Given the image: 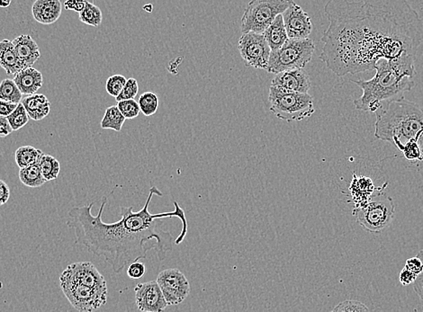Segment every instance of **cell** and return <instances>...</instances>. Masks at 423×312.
<instances>
[{"instance_id": "1", "label": "cell", "mask_w": 423, "mask_h": 312, "mask_svg": "<svg viewBox=\"0 0 423 312\" xmlns=\"http://www.w3.org/2000/svg\"><path fill=\"white\" fill-rule=\"evenodd\" d=\"M330 24L320 59L343 77L374 71L380 59L415 55L423 42V18L407 0H329Z\"/></svg>"}, {"instance_id": "2", "label": "cell", "mask_w": 423, "mask_h": 312, "mask_svg": "<svg viewBox=\"0 0 423 312\" xmlns=\"http://www.w3.org/2000/svg\"><path fill=\"white\" fill-rule=\"evenodd\" d=\"M155 195H163L155 185L150 187L142 210L134 212L133 207H121L122 218L114 223L102 220L108 204L106 197L103 198L96 216L92 213L93 203L72 208L66 225L74 229L75 243L84 246L90 253L103 258L115 273H120L130 264L144 260L147 252L152 250L159 260L163 261L175 243H182L189 232V223L178 201H174L173 212L150 213L149 206Z\"/></svg>"}, {"instance_id": "3", "label": "cell", "mask_w": 423, "mask_h": 312, "mask_svg": "<svg viewBox=\"0 0 423 312\" xmlns=\"http://www.w3.org/2000/svg\"><path fill=\"white\" fill-rule=\"evenodd\" d=\"M415 55L380 59L375 64V75L368 80H352L361 88L362 96L354 101L359 111L377 113L391 102L402 99L415 86Z\"/></svg>"}, {"instance_id": "4", "label": "cell", "mask_w": 423, "mask_h": 312, "mask_svg": "<svg viewBox=\"0 0 423 312\" xmlns=\"http://www.w3.org/2000/svg\"><path fill=\"white\" fill-rule=\"evenodd\" d=\"M375 113V137L388 141L401 150L415 141L423 150V109L406 99L391 102Z\"/></svg>"}, {"instance_id": "5", "label": "cell", "mask_w": 423, "mask_h": 312, "mask_svg": "<svg viewBox=\"0 0 423 312\" xmlns=\"http://www.w3.org/2000/svg\"><path fill=\"white\" fill-rule=\"evenodd\" d=\"M268 102L271 112L286 122L303 121L315 112L313 97L308 93L292 92L271 86Z\"/></svg>"}, {"instance_id": "6", "label": "cell", "mask_w": 423, "mask_h": 312, "mask_svg": "<svg viewBox=\"0 0 423 312\" xmlns=\"http://www.w3.org/2000/svg\"><path fill=\"white\" fill-rule=\"evenodd\" d=\"M394 211V200L384 193L377 192L364 206L355 207L353 214L356 216L357 222L365 231L379 234L393 223Z\"/></svg>"}, {"instance_id": "7", "label": "cell", "mask_w": 423, "mask_h": 312, "mask_svg": "<svg viewBox=\"0 0 423 312\" xmlns=\"http://www.w3.org/2000/svg\"><path fill=\"white\" fill-rule=\"evenodd\" d=\"M315 50V44L309 37L306 39L288 38L281 48L272 50L266 71L278 74L288 69H303L311 62Z\"/></svg>"}, {"instance_id": "8", "label": "cell", "mask_w": 423, "mask_h": 312, "mask_svg": "<svg viewBox=\"0 0 423 312\" xmlns=\"http://www.w3.org/2000/svg\"><path fill=\"white\" fill-rule=\"evenodd\" d=\"M294 0H250L241 17L243 33L263 34L278 15L283 14Z\"/></svg>"}, {"instance_id": "9", "label": "cell", "mask_w": 423, "mask_h": 312, "mask_svg": "<svg viewBox=\"0 0 423 312\" xmlns=\"http://www.w3.org/2000/svg\"><path fill=\"white\" fill-rule=\"evenodd\" d=\"M59 283L65 297L78 311H95L108 302V294L96 291L89 286L67 279L59 278Z\"/></svg>"}, {"instance_id": "10", "label": "cell", "mask_w": 423, "mask_h": 312, "mask_svg": "<svg viewBox=\"0 0 423 312\" xmlns=\"http://www.w3.org/2000/svg\"><path fill=\"white\" fill-rule=\"evenodd\" d=\"M238 49L248 67L267 69L271 49L263 34L243 33L240 37Z\"/></svg>"}, {"instance_id": "11", "label": "cell", "mask_w": 423, "mask_h": 312, "mask_svg": "<svg viewBox=\"0 0 423 312\" xmlns=\"http://www.w3.org/2000/svg\"><path fill=\"white\" fill-rule=\"evenodd\" d=\"M169 306L182 304L190 294V283L180 270L166 269L156 279Z\"/></svg>"}, {"instance_id": "12", "label": "cell", "mask_w": 423, "mask_h": 312, "mask_svg": "<svg viewBox=\"0 0 423 312\" xmlns=\"http://www.w3.org/2000/svg\"><path fill=\"white\" fill-rule=\"evenodd\" d=\"M59 278L81 283V285L89 286L96 291L105 292V294H108V292L104 276L89 261L71 264L62 272Z\"/></svg>"}, {"instance_id": "13", "label": "cell", "mask_w": 423, "mask_h": 312, "mask_svg": "<svg viewBox=\"0 0 423 312\" xmlns=\"http://www.w3.org/2000/svg\"><path fill=\"white\" fill-rule=\"evenodd\" d=\"M288 38L306 39L313 31L311 17L299 5L293 1L289 8L282 14Z\"/></svg>"}, {"instance_id": "14", "label": "cell", "mask_w": 423, "mask_h": 312, "mask_svg": "<svg viewBox=\"0 0 423 312\" xmlns=\"http://www.w3.org/2000/svg\"><path fill=\"white\" fill-rule=\"evenodd\" d=\"M138 309L143 312H162L169 306L157 281L139 283L134 288Z\"/></svg>"}, {"instance_id": "15", "label": "cell", "mask_w": 423, "mask_h": 312, "mask_svg": "<svg viewBox=\"0 0 423 312\" xmlns=\"http://www.w3.org/2000/svg\"><path fill=\"white\" fill-rule=\"evenodd\" d=\"M271 86L292 92L308 93L311 88V80L303 69H288L275 74Z\"/></svg>"}, {"instance_id": "16", "label": "cell", "mask_w": 423, "mask_h": 312, "mask_svg": "<svg viewBox=\"0 0 423 312\" xmlns=\"http://www.w3.org/2000/svg\"><path fill=\"white\" fill-rule=\"evenodd\" d=\"M61 0H36L32 6L34 20L42 24H52L61 17Z\"/></svg>"}, {"instance_id": "17", "label": "cell", "mask_w": 423, "mask_h": 312, "mask_svg": "<svg viewBox=\"0 0 423 312\" xmlns=\"http://www.w3.org/2000/svg\"><path fill=\"white\" fill-rule=\"evenodd\" d=\"M12 42L24 68L33 67L41 57V50L36 41L29 34H22Z\"/></svg>"}, {"instance_id": "18", "label": "cell", "mask_w": 423, "mask_h": 312, "mask_svg": "<svg viewBox=\"0 0 423 312\" xmlns=\"http://www.w3.org/2000/svg\"><path fill=\"white\" fill-rule=\"evenodd\" d=\"M13 80L24 96L36 94L43 84V74L33 67L22 69L14 75Z\"/></svg>"}, {"instance_id": "19", "label": "cell", "mask_w": 423, "mask_h": 312, "mask_svg": "<svg viewBox=\"0 0 423 312\" xmlns=\"http://www.w3.org/2000/svg\"><path fill=\"white\" fill-rule=\"evenodd\" d=\"M21 103L26 108L30 119L34 121H41L46 118L51 111V103L43 94H29L22 99Z\"/></svg>"}, {"instance_id": "20", "label": "cell", "mask_w": 423, "mask_h": 312, "mask_svg": "<svg viewBox=\"0 0 423 312\" xmlns=\"http://www.w3.org/2000/svg\"><path fill=\"white\" fill-rule=\"evenodd\" d=\"M0 67L4 69L8 75H15L24 69L13 42L8 39L0 42Z\"/></svg>"}, {"instance_id": "21", "label": "cell", "mask_w": 423, "mask_h": 312, "mask_svg": "<svg viewBox=\"0 0 423 312\" xmlns=\"http://www.w3.org/2000/svg\"><path fill=\"white\" fill-rule=\"evenodd\" d=\"M266 41L272 50L281 48L288 40V36L285 27L283 15H278L266 30L263 31Z\"/></svg>"}, {"instance_id": "22", "label": "cell", "mask_w": 423, "mask_h": 312, "mask_svg": "<svg viewBox=\"0 0 423 312\" xmlns=\"http://www.w3.org/2000/svg\"><path fill=\"white\" fill-rule=\"evenodd\" d=\"M374 189L375 187L371 178H366V176L357 178L356 175L354 174L352 187H350V190L352 191V197L355 200L356 207L364 206L365 204L368 203V201L374 194L373 193Z\"/></svg>"}, {"instance_id": "23", "label": "cell", "mask_w": 423, "mask_h": 312, "mask_svg": "<svg viewBox=\"0 0 423 312\" xmlns=\"http://www.w3.org/2000/svg\"><path fill=\"white\" fill-rule=\"evenodd\" d=\"M20 179L22 184L27 187L38 188L47 182L43 178L38 162L20 169Z\"/></svg>"}, {"instance_id": "24", "label": "cell", "mask_w": 423, "mask_h": 312, "mask_svg": "<svg viewBox=\"0 0 423 312\" xmlns=\"http://www.w3.org/2000/svg\"><path fill=\"white\" fill-rule=\"evenodd\" d=\"M123 113L118 109L117 106H112L106 108L104 118H103L100 126L104 130H113L120 132L125 122Z\"/></svg>"}, {"instance_id": "25", "label": "cell", "mask_w": 423, "mask_h": 312, "mask_svg": "<svg viewBox=\"0 0 423 312\" xmlns=\"http://www.w3.org/2000/svg\"><path fill=\"white\" fill-rule=\"evenodd\" d=\"M43 151L33 146H23L18 148L15 153V159L20 169L24 168L38 162Z\"/></svg>"}, {"instance_id": "26", "label": "cell", "mask_w": 423, "mask_h": 312, "mask_svg": "<svg viewBox=\"0 0 423 312\" xmlns=\"http://www.w3.org/2000/svg\"><path fill=\"white\" fill-rule=\"evenodd\" d=\"M40 168L47 182L55 180L61 172V164L55 157L43 153L39 159Z\"/></svg>"}, {"instance_id": "27", "label": "cell", "mask_w": 423, "mask_h": 312, "mask_svg": "<svg viewBox=\"0 0 423 312\" xmlns=\"http://www.w3.org/2000/svg\"><path fill=\"white\" fill-rule=\"evenodd\" d=\"M78 18L85 24L98 27L103 20L101 9L94 5V3L87 2L83 10L78 14Z\"/></svg>"}, {"instance_id": "28", "label": "cell", "mask_w": 423, "mask_h": 312, "mask_svg": "<svg viewBox=\"0 0 423 312\" xmlns=\"http://www.w3.org/2000/svg\"><path fill=\"white\" fill-rule=\"evenodd\" d=\"M22 96L20 88L15 83L13 80H6L0 82V99L8 101L13 104H20L22 101Z\"/></svg>"}, {"instance_id": "29", "label": "cell", "mask_w": 423, "mask_h": 312, "mask_svg": "<svg viewBox=\"0 0 423 312\" xmlns=\"http://www.w3.org/2000/svg\"><path fill=\"white\" fill-rule=\"evenodd\" d=\"M138 104H139L141 112L144 115L152 116L158 111L159 97L155 93L145 92L141 94Z\"/></svg>"}, {"instance_id": "30", "label": "cell", "mask_w": 423, "mask_h": 312, "mask_svg": "<svg viewBox=\"0 0 423 312\" xmlns=\"http://www.w3.org/2000/svg\"><path fill=\"white\" fill-rule=\"evenodd\" d=\"M29 115L24 108L23 104H18L15 111L8 116L9 124H10L12 130L17 132L24 127L29 122Z\"/></svg>"}, {"instance_id": "31", "label": "cell", "mask_w": 423, "mask_h": 312, "mask_svg": "<svg viewBox=\"0 0 423 312\" xmlns=\"http://www.w3.org/2000/svg\"><path fill=\"white\" fill-rule=\"evenodd\" d=\"M401 151L408 162H423V150L420 144L415 141H410L407 143Z\"/></svg>"}, {"instance_id": "32", "label": "cell", "mask_w": 423, "mask_h": 312, "mask_svg": "<svg viewBox=\"0 0 423 312\" xmlns=\"http://www.w3.org/2000/svg\"><path fill=\"white\" fill-rule=\"evenodd\" d=\"M127 81V78H125L123 75L117 74L111 76V77L108 78V80H106V92L113 97H118V94L123 90Z\"/></svg>"}, {"instance_id": "33", "label": "cell", "mask_w": 423, "mask_h": 312, "mask_svg": "<svg viewBox=\"0 0 423 312\" xmlns=\"http://www.w3.org/2000/svg\"><path fill=\"white\" fill-rule=\"evenodd\" d=\"M117 106L125 119H134L140 115L139 104L134 99L119 101Z\"/></svg>"}, {"instance_id": "34", "label": "cell", "mask_w": 423, "mask_h": 312, "mask_svg": "<svg viewBox=\"0 0 423 312\" xmlns=\"http://www.w3.org/2000/svg\"><path fill=\"white\" fill-rule=\"evenodd\" d=\"M138 91H139V85L136 78H131L127 80L125 83L123 90L118 94V97H115V100L119 102L122 100L134 99L137 96Z\"/></svg>"}, {"instance_id": "35", "label": "cell", "mask_w": 423, "mask_h": 312, "mask_svg": "<svg viewBox=\"0 0 423 312\" xmlns=\"http://www.w3.org/2000/svg\"><path fill=\"white\" fill-rule=\"evenodd\" d=\"M334 312H364L369 311V309L362 302L354 300H347L340 302L332 310Z\"/></svg>"}, {"instance_id": "36", "label": "cell", "mask_w": 423, "mask_h": 312, "mask_svg": "<svg viewBox=\"0 0 423 312\" xmlns=\"http://www.w3.org/2000/svg\"><path fill=\"white\" fill-rule=\"evenodd\" d=\"M146 272L145 264L139 261H136L128 266L127 275L131 279H140Z\"/></svg>"}, {"instance_id": "37", "label": "cell", "mask_w": 423, "mask_h": 312, "mask_svg": "<svg viewBox=\"0 0 423 312\" xmlns=\"http://www.w3.org/2000/svg\"><path fill=\"white\" fill-rule=\"evenodd\" d=\"M406 269L410 271V272L415 273L416 276L421 275L423 272V263L419 257H413L406 260Z\"/></svg>"}, {"instance_id": "38", "label": "cell", "mask_w": 423, "mask_h": 312, "mask_svg": "<svg viewBox=\"0 0 423 312\" xmlns=\"http://www.w3.org/2000/svg\"><path fill=\"white\" fill-rule=\"evenodd\" d=\"M87 2H94V0H66L64 8L66 10H72L78 13L83 10Z\"/></svg>"}, {"instance_id": "39", "label": "cell", "mask_w": 423, "mask_h": 312, "mask_svg": "<svg viewBox=\"0 0 423 312\" xmlns=\"http://www.w3.org/2000/svg\"><path fill=\"white\" fill-rule=\"evenodd\" d=\"M416 278L417 276L415 274L410 272V271L406 269V267H404L402 272L400 273L399 281L401 285L403 286L413 285V283L415 282Z\"/></svg>"}, {"instance_id": "40", "label": "cell", "mask_w": 423, "mask_h": 312, "mask_svg": "<svg viewBox=\"0 0 423 312\" xmlns=\"http://www.w3.org/2000/svg\"><path fill=\"white\" fill-rule=\"evenodd\" d=\"M18 104L8 102V101L0 99V115L8 118L9 115L15 111Z\"/></svg>"}, {"instance_id": "41", "label": "cell", "mask_w": 423, "mask_h": 312, "mask_svg": "<svg viewBox=\"0 0 423 312\" xmlns=\"http://www.w3.org/2000/svg\"><path fill=\"white\" fill-rule=\"evenodd\" d=\"M12 132H13V130H12L8 118L0 115V138L8 137V135L12 134Z\"/></svg>"}, {"instance_id": "42", "label": "cell", "mask_w": 423, "mask_h": 312, "mask_svg": "<svg viewBox=\"0 0 423 312\" xmlns=\"http://www.w3.org/2000/svg\"><path fill=\"white\" fill-rule=\"evenodd\" d=\"M9 197H10V189L7 183L0 180V206L7 204Z\"/></svg>"}, {"instance_id": "43", "label": "cell", "mask_w": 423, "mask_h": 312, "mask_svg": "<svg viewBox=\"0 0 423 312\" xmlns=\"http://www.w3.org/2000/svg\"><path fill=\"white\" fill-rule=\"evenodd\" d=\"M12 0H0V8H8L11 5Z\"/></svg>"}, {"instance_id": "44", "label": "cell", "mask_w": 423, "mask_h": 312, "mask_svg": "<svg viewBox=\"0 0 423 312\" xmlns=\"http://www.w3.org/2000/svg\"><path fill=\"white\" fill-rule=\"evenodd\" d=\"M417 257L421 258L423 263V250L422 251H420L419 253L417 254ZM417 279L422 280L423 281V272L421 274V275L417 276Z\"/></svg>"}]
</instances>
